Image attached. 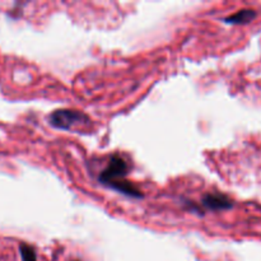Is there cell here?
Here are the masks:
<instances>
[{
    "label": "cell",
    "mask_w": 261,
    "mask_h": 261,
    "mask_svg": "<svg viewBox=\"0 0 261 261\" xmlns=\"http://www.w3.org/2000/svg\"><path fill=\"white\" fill-rule=\"evenodd\" d=\"M48 122L51 126L56 127V129L70 130L76 125L88 124L89 119L83 112L76 111V110L61 109L56 110L48 116Z\"/></svg>",
    "instance_id": "6da1fadb"
},
{
    "label": "cell",
    "mask_w": 261,
    "mask_h": 261,
    "mask_svg": "<svg viewBox=\"0 0 261 261\" xmlns=\"http://www.w3.org/2000/svg\"><path fill=\"white\" fill-rule=\"evenodd\" d=\"M127 171H129V166H127L126 161L120 155H112L107 167L99 175L98 180L103 185H107V184L114 182V181L122 180Z\"/></svg>",
    "instance_id": "7a4b0ae2"
},
{
    "label": "cell",
    "mask_w": 261,
    "mask_h": 261,
    "mask_svg": "<svg viewBox=\"0 0 261 261\" xmlns=\"http://www.w3.org/2000/svg\"><path fill=\"white\" fill-rule=\"evenodd\" d=\"M201 205L211 211H228L233 208V201L224 194H205L201 198Z\"/></svg>",
    "instance_id": "3957f363"
},
{
    "label": "cell",
    "mask_w": 261,
    "mask_h": 261,
    "mask_svg": "<svg viewBox=\"0 0 261 261\" xmlns=\"http://www.w3.org/2000/svg\"><path fill=\"white\" fill-rule=\"evenodd\" d=\"M106 186H109V188L119 191V193L124 194V195L130 196V198H135V199L143 198V193L140 191V189H138L137 186L133 185L132 182H127V181H125V180L114 181V182L107 184Z\"/></svg>",
    "instance_id": "277c9868"
},
{
    "label": "cell",
    "mask_w": 261,
    "mask_h": 261,
    "mask_svg": "<svg viewBox=\"0 0 261 261\" xmlns=\"http://www.w3.org/2000/svg\"><path fill=\"white\" fill-rule=\"evenodd\" d=\"M257 13L254 9H241L229 17L223 18V22L227 24H247L256 18Z\"/></svg>",
    "instance_id": "5b68a950"
},
{
    "label": "cell",
    "mask_w": 261,
    "mask_h": 261,
    "mask_svg": "<svg viewBox=\"0 0 261 261\" xmlns=\"http://www.w3.org/2000/svg\"><path fill=\"white\" fill-rule=\"evenodd\" d=\"M19 252L20 256H22V261H37L35 249L32 246H30V245L20 244Z\"/></svg>",
    "instance_id": "8992f818"
}]
</instances>
